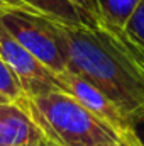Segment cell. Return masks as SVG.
I'll return each instance as SVG.
<instances>
[{
    "mask_svg": "<svg viewBox=\"0 0 144 146\" xmlns=\"http://www.w3.org/2000/svg\"><path fill=\"white\" fill-rule=\"evenodd\" d=\"M112 146H126V143H124V141H120L119 145H112Z\"/></svg>",
    "mask_w": 144,
    "mask_h": 146,
    "instance_id": "obj_16",
    "label": "cell"
},
{
    "mask_svg": "<svg viewBox=\"0 0 144 146\" xmlns=\"http://www.w3.org/2000/svg\"><path fill=\"white\" fill-rule=\"evenodd\" d=\"M124 33L139 49L144 51V0L137 5V9L131 15L129 22L124 27Z\"/></svg>",
    "mask_w": 144,
    "mask_h": 146,
    "instance_id": "obj_10",
    "label": "cell"
},
{
    "mask_svg": "<svg viewBox=\"0 0 144 146\" xmlns=\"http://www.w3.org/2000/svg\"><path fill=\"white\" fill-rule=\"evenodd\" d=\"M36 121L44 136L58 146H112L120 134L80 106L68 94L56 90L19 102Z\"/></svg>",
    "mask_w": 144,
    "mask_h": 146,
    "instance_id": "obj_2",
    "label": "cell"
},
{
    "mask_svg": "<svg viewBox=\"0 0 144 146\" xmlns=\"http://www.w3.org/2000/svg\"><path fill=\"white\" fill-rule=\"evenodd\" d=\"M34 146H56V145H54L53 141H49V139H48V138L44 136V138H42V139H41L39 143H36Z\"/></svg>",
    "mask_w": 144,
    "mask_h": 146,
    "instance_id": "obj_14",
    "label": "cell"
},
{
    "mask_svg": "<svg viewBox=\"0 0 144 146\" xmlns=\"http://www.w3.org/2000/svg\"><path fill=\"white\" fill-rule=\"evenodd\" d=\"M15 5L27 7L34 12H39L56 22L65 26H98L93 17L85 14L70 0H7Z\"/></svg>",
    "mask_w": 144,
    "mask_h": 146,
    "instance_id": "obj_7",
    "label": "cell"
},
{
    "mask_svg": "<svg viewBox=\"0 0 144 146\" xmlns=\"http://www.w3.org/2000/svg\"><path fill=\"white\" fill-rule=\"evenodd\" d=\"M100 22L114 31H124L131 15L143 0H95Z\"/></svg>",
    "mask_w": 144,
    "mask_h": 146,
    "instance_id": "obj_8",
    "label": "cell"
},
{
    "mask_svg": "<svg viewBox=\"0 0 144 146\" xmlns=\"http://www.w3.org/2000/svg\"><path fill=\"white\" fill-rule=\"evenodd\" d=\"M0 58L15 73L29 99L59 90L56 75L51 70H48L34 54H31L2 24H0Z\"/></svg>",
    "mask_w": 144,
    "mask_h": 146,
    "instance_id": "obj_4",
    "label": "cell"
},
{
    "mask_svg": "<svg viewBox=\"0 0 144 146\" xmlns=\"http://www.w3.org/2000/svg\"><path fill=\"white\" fill-rule=\"evenodd\" d=\"M0 24L54 75L66 70L56 21L27 7L0 0Z\"/></svg>",
    "mask_w": 144,
    "mask_h": 146,
    "instance_id": "obj_3",
    "label": "cell"
},
{
    "mask_svg": "<svg viewBox=\"0 0 144 146\" xmlns=\"http://www.w3.org/2000/svg\"><path fill=\"white\" fill-rule=\"evenodd\" d=\"M5 102H10V100H7L3 95H0V104H5Z\"/></svg>",
    "mask_w": 144,
    "mask_h": 146,
    "instance_id": "obj_15",
    "label": "cell"
},
{
    "mask_svg": "<svg viewBox=\"0 0 144 146\" xmlns=\"http://www.w3.org/2000/svg\"><path fill=\"white\" fill-rule=\"evenodd\" d=\"M0 95H3L10 102H20L27 97L19 78L2 58H0Z\"/></svg>",
    "mask_w": 144,
    "mask_h": 146,
    "instance_id": "obj_9",
    "label": "cell"
},
{
    "mask_svg": "<svg viewBox=\"0 0 144 146\" xmlns=\"http://www.w3.org/2000/svg\"><path fill=\"white\" fill-rule=\"evenodd\" d=\"M56 82H58V88L61 92L73 97L80 106L90 110L100 121L107 122L120 136H122V133H126L129 129V121L120 114V110L97 87H93L90 82H87L80 75L71 73L70 70H65L63 73L56 75Z\"/></svg>",
    "mask_w": 144,
    "mask_h": 146,
    "instance_id": "obj_5",
    "label": "cell"
},
{
    "mask_svg": "<svg viewBox=\"0 0 144 146\" xmlns=\"http://www.w3.org/2000/svg\"><path fill=\"white\" fill-rule=\"evenodd\" d=\"M44 133L19 102L0 104V146H34Z\"/></svg>",
    "mask_w": 144,
    "mask_h": 146,
    "instance_id": "obj_6",
    "label": "cell"
},
{
    "mask_svg": "<svg viewBox=\"0 0 144 146\" xmlns=\"http://www.w3.org/2000/svg\"><path fill=\"white\" fill-rule=\"evenodd\" d=\"M129 129H131V133L137 138V141L144 146V112L134 115V117L129 121Z\"/></svg>",
    "mask_w": 144,
    "mask_h": 146,
    "instance_id": "obj_11",
    "label": "cell"
},
{
    "mask_svg": "<svg viewBox=\"0 0 144 146\" xmlns=\"http://www.w3.org/2000/svg\"><path fill=\"white\" fill-rule=\"evenodd\" d=\"M70 2L75 3L78 9H81L85 14H88L90 17H93L97 22H100V15H98V9H97V2L95 0H70Z\"/></svg>",
    "mask_w": 144,
    "mask_h": 146,
    "instance_id": "obj_12",
    "label": "cell"
},
{
    "mask_svg": "<svg viewBox=\"0 0 144 146\" xmlns=\"http://www.w3.org/2000/svg\"><path fill=\"white\" fill-rule=\"evenodd\" d=\"M56 146H58V145H56Z\"/></svg>",
    "mask_w": 144,
    "mask_h": 146,
    "instance_id": "obj_17",
    "label": "cell"
},
{
    "mask_svg": "<svg viewBox=\"0 0 144 146\" xmlns=\"http://www.w3.org/2000/svg\"><path fill=\"white\" fill-rule=\"evenodd\" d=\"M120 138H122V141L126 143V146H143L139 141H137V138L131 133V129H127L126 133H122V136H120Z\"/></svg>",
    "mask_w": 144,
    "mask_h": 146,
    "instance_id": "obj_13",
    "label": "cell"
},
{
    "mask_svg": "<svg viewBox=\"0 0 144 146\" xmlns=\"http://www.w3.org/2000/svg\"><path fill=\"white\" fill-rule=\"evenodd\" d=\"M56 33L66 70L97 87L127 121L144 112V51L124 31L56 22Z\"/></svg>",
    "mask_w": 144,
    "mask_h": 146,
    "instance_id": "obj_1",
    "label": "cell"
}]
</instances>
